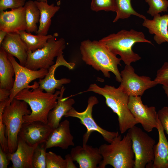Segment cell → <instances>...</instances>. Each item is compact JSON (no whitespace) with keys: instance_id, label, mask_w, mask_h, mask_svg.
Masks as SVG:
<instances>
[{"instance_id":"1","label":"cell","mask_w":168,"mask_h":168,"mask_svg":"<svg viewBox=\"0 0 168 168\" xmlns=\"http://www.w3.org/2000/svg\"><path fill=\"white\" fill-rule=\"evenodd\" d=\"M80 49L82 59L86 64L101 71L106 77L110 78V72H112L115 76L116 80L121 82V77L118 66L121 65V59L99 41L84 40L81 43Z\"/></svg>"},{"instance_id":"2","label":"cell","mask_w":168,"mask_h":168,"mask_svg":"<svg viewBox=\"0 0 168 168\" xmlns=\"http://www.w3.org/2000/svg\"><path fill=\"white\" fill-rule=\"evenodd\" d=\"M92 91L104 97L107 105L118 117L119 130L121 134L138 124L128 107L129 96L119 87L105 85L100 87L95 83L91 84L84 92Z\"/></svg>"},{"instance_id":"3","label":"cell","mask_w":168,"mask_h":168,"mask_svg":"<svg viewBox=\"0 0 168 168\" xmlns=\"http://www.w3.org/2000/svg\"><path fill=\"white\" fill-rule=\"evenodd\" d=\"M29 89L21 90L15 97L26 102L30 108L31 114L23 117L24 124L39 121L47 124L49 113L56 105L60 91L52 94L44 92L39 87L32 90Z\"/></svg>"},{"instance_id":"4","label":"cell","mask_w":168,"mask_h":168,"mask_svg":"<svg viewBox=\"0 0 168 168\" xmlns=\"http://www.w3.org/2000/svg\"><path fill=\"white\" fill-rule=\"evenodd\" d=\"M115 55H119L126 65H131L141 58L132 50V47L138 42L147 43L153 45L146 39L143 32L131 29L122 30L116 33L111 34L99 40Z\"/></svg>"},{"instance_id":"5","label":"cell","mask_w":168,"mask_h":168,"mask_svg":"<svg viewBox=\"0 0 168 168\" xmlns=\"http://www.w3.org/2000/svg\"><path fill=\"white\" fill-rule=\"evenodd\" d=\"M109 143L102 144L99 148L103 158L98 168H105L108 165L114 168L134 167V154L128 133L123 138L119 135Z\"/></svg>"},{"instance_id":"6","label":"cell","mask_w":168,"mask_h":168,"mask_svg":"<svg viewBox=\"0 0 168 168\" xmlns=\"http://www.w3.org/2000/svg\"><path fill=\"white\" fill-rule=\"evenodd\" d=\"M28 105L26 102L14 98L4 109L2 120L5 127L9 152L13 153L16 149L19 133L24 124L23 117L31 113Z\"/></svg>"},{"instance_id":"7","label":"cell","mask_w":168,"mask_h":168,"mask_svg":"<svg viewBox=\"0 0 168 168\" xmlns=\"http://www.w3.org/2000/svg\"><path fill=\"white\" fill-rule=\"evenodd\" d=\"M135 156L133 168H152L154 159V139L135 125L128 130Z\"/></svg>"},{"instance_id":"8","label":"cell","mask_w":168,"mask_h":168,"mask_svg":"<svg viewBox=\"0 0 168 168\" xmlns=\"http://www.w3.org/2000/svg\"><path fill=\"white\" fill-rule=\"evenodd\" d=\"M65 46L63 38L56 40L55 36L52 35L43 48L33 52H28L25 66L33 70L48 69L55 63L54 58L63 53Z\"/></svg>"},{"instance_id":"9","label":"cell","mask_w":168,"mask_h":168,"mask_svg":"<svg viewBox=\"0 0 168 168\" xmlns=\"http://www.w3.org/2000/svg\"><path fill=\"white\" fill-rule=\"evenodd\" d=\"M98 103L99 101L95 96H91L88 99L87 105L84 111L78 112L72 107L64 116L65 117H72L78 119L80 123L86 128V131L83 136V145L87 144L90 135L94 132L100 133L104 139L109 143H111L115 137L119 135L118 132H110L102 128L93 118V108Z\"/></svg>"},{"instance_id":"10","label":"cell","mask_w":168,"mask_h":168,"mask_svg":"<svg viewBox=\"0 0 168 168\" xmlns=\"http://www.w3.org/2000/svg\"><path fill=\"white\" fill-rule=\"evenodd\" d=\"M8 57L14 67L15 77L13 86L10 90V95L6 106L10 104L15 96L21 90L27 88L33 89L38 87L39 85L38 82H35L31 85L29 84L37 79H43L48 72V69H30L18 63L13 56L8 54Z\"/></svg>"},{"instance_id":"11","label":"cell","mask_w":168,"mask_h":168,"mask_svg":"<svg viewBox=\"0 0 168 168\" xmlns=\"http://www.w3.org/2000/svg\"><path fill=\"white\" fill-rule=\"evenodd\" d=\"M120 74L119 87L129 96H141L145 91L157 85L149 77L138 75L131 65H126Z\"/></svg>"},{"instance_id":"12","label":"cell","mask_w":168,"mask_h":168,"mask_svg":"<svg viewBox=\"0 0 168 168\" xmlns=\"http://www.w3.org/2000/svg\"><path fill=\"white\" fill-rule=\"evenodd\" d=\"M128 107L136 122L145 131L149 132L156 128L158 118L156 108L143 104L141 96H129Z\"/></svg>"},{"instance_id":"13","label":"cell","mask_w":168,"mask_h":168,"mask_svg":"<svg viewBox=\"0 0 168 168\" xmlns=\"http://www.w3.org/2000/svg\"><path fill=\"white\" fill-rule=\"evenodd\" d=\"M60 66H63L71 70L74 68L75 64L67 62L64 58L63 54L58 55L57 57L56 63L48 69V72L44 78L39 79L38 82L40 88L46 92L54 94L56 92V89L60 90L63 84L71 82V80L68 78H64L57 80L55 78V71Z\"/></svg>"},{"instance_id":"14","label":"cell","mask_w":168,"mask_h":168,"mask_svg":"<svg viewBox=\"0 0 168 168\" xmlns=\"http://www.w3.org/2000/svg\"><path fill=\"white\" fill-rule=\"evenodd\" d=\"M53 129L47 124L39 121L23 124L18 136L30 146L38 145L46 142Z\"/></svg>"},{"instance_id":"15","label":"cell","mask_w":168,"mask_h":168,"mask_svg":"<svg viewBox=\"0 0 168 168\" xmlns=\"http://www.w3.org/2000/svg\"><path fill=\"white\" fill-rule=\"evenodd\" d=\"M70 154L80 168H97L103 158L99 148L87 144L72 148Z\"/></svg>"},{"instance_id":"16","label":"cell","mask_w":168,"mask_h":168,"mask_svg":"<svg viewBox=\"0 0 168 168\" xmlns=\"http://www.w3.org/2000/svg\"><path fill=\"white\" fill-rule=\"evenodd\" d=\"M25 10L24 7L0 12V30L8 33L26 31Z\"/></svg>"},{"instance_id":"17","label":"cell","mask_w":168,"mask_h":168,"mask_svg":"<svg viewBox=\"0 0 168 168\" xmlns=\"http://www.w3.org/2000/svg\"><path fill=\"white\" fill-rule=\"evenodd\" d=\"M73 138L70 132L69 121L66 119L50 133L45 142V147L47 149L56 147L67 149L70 146H74Z\"/></svg>"},{"instance_id":"18","label":"cell","mask_w":168,"mask_h":168,"mask_svg":"<svg viewBox=\"0 0 168 168\" xmlns=\"http://www.w3.org/2000/svg\"><path fill=\"white\" fill-rule=\"evenodd\" d=\"M37 145L31 146L18 136L17 147L13 153L7 152V156L12 165V168H33V156Z\"/></svg>"},{"instance_id":"19","label":"cell","mask_w":168,"mask_h":168,"mask_svg":"<svg viewBox=\"0 0 168 168\" xmlns=\"http://www.w3.org/2000/svg\"><path fill=\"white\" fill-rule=\"evenodd\" d=\"M0 46L7 54L16 58L21 65L25 66L27 49L18 33H7Z\"/></svg>"},{"instance_id":"20","label":"cell","mask_w":168,"mask_h":168,"mask_svg":"<svg viewBox=\"0 0 168 168\" xmlns=\"http://www.w3.org/2000/svg\"><path fill=\"white\" fill-rule=\"evenodd\" d=\"M152 20H144L142 26L147 28L149 33L154 34V39L158 44L168 43V14L154 16Z\"/></svg>"},{"instance_id":"21","label":"cell","mask_w":168,"mask_h":168,"mask_svg":"<svg viewBox=\"0 0 168 168\" xmlns=\"http://www.w3.org/2000/svg\"><path fill=\"white\" fill-rule=\"evenodd\" d=\"M65 89L63 86L60 90L57 103L48 115L47 124L53 129L58 126L62 118L73 107L72 105L75 103L73 98H63Z\"/></svg>"},{"instance_id":"22","label":"cell","mask_w":168,"mask_h":168,"mask_svg":"<svg viewBox=\"0 0 168 168\" xmlns=\"http://www.w3.org/2000/svg\"><path fill=\"white\" fill-rule=\"evenodd\" d=\"M159 140L154 147V159L152 168H168V141L164 130L158 119Z\"/></svg>"},{"instance_id":"23","label":"cell","mask_w":168,"mask_h":168,"mask_svg":"<svg viewBox=\"0 0 168 168\" xmlns=\"http://www.w3.org/2000/svg\"><path fill=\"white\" fill-rule=\"evenodd\" d=\"M35 2L40 11L39 25L37 35H47L51 24V18L60 9L59 6H55L54 3L49 5L47 1Z\"/></svg>"},{"instance_id":"24","label":"cell","mask_w":168,"mask_h":168,"mask_svg":"<svg viewBox=\"0 0 168 168\" xmlns=\"http://www.w3.org/2000/svg\"><path fill=\"white\" fill-rule=\"evenodd\" d=\"M15 72L8 54L0 48V88L11 90L14 82Z\"/></svg>"},{"instance_id":"25","label":"cell","mask_w":168,"mask_h":168,"mask_svg":"<svg viewBox=\"0 0 168 168\" xmlns=\"http://www.w3.org/2000/svg\"><path fill=\"white\" fill-rule=\"evenodd\" d=\"M25 10V19L26 28V31L37 34L38 27L37 24L39 22L40 11L35 1L29 0L24 6Z\"/></svg>"},{"instance_id":"26","label":"cell","mask_w":168,"mask_h":168,"mask_svg":"<svg viewBox=\"0 0 168 168\" xmlns=\"http://www.w3.org/2000/svg\"><path fill=\"white\" fill-rule=\"evenodd\" d=\"M25 44L28 52H33L43 48L47 43L48 39L52 35H34L26 31H22L18 33Z\"/></svg>"},{"instance_id":"27","label":"cell","mask_w":168,"mask_h":168,"mask_svg":"<svg viewBox=\"0 0 168 168\" xmlns=\"http://www.w3.org/2000/svg\"><path fill=\"white\" fill-rule=\"evenodd\" d=\"M131 0H115L116 16L113 22L117 21L119 19H127L132 15H135L143 19L146 17L137 12L132 7Z\"/></svg>"},{"instance_id":"28","label":"cell","mask_w":168,"mask_h":168,"mask_svg":"<svg viewBox=\"0 0 168 168\" xmlns=\"http://www.w3.org/2000/svg\"><path fill=\"white\" fill-rule=\"evenodd\" d=\"M45 143L37 145L33 156V168H46V150Z\"/></svg>"},{"instance_id":"29","label":"cell","mask_w":168,"mask_h":168,"mask_svg":"<svg viewBox=\"0 0 168 168\" xmlns=\"http://www.w3.org/2000/svg\"><path fill=\"white\" fill-rule=\"evenodd\" d=\"M149 5L147 13L152 16L162 12H167L168 7L167 0H145Z\"/></svg>"},{"instance_id":"30","label":"cell","mask_w":168,"mask_h":168,"mask_svg":"<svg viewBox=\"0 0 168 168\" xmlns=\"http://www.w3.org/2000/svg\"><path fill=\"white\" fill-rule=\"evenodd\" d=\"M91 9L93 11L115 12V0H91Z\"/></svg>"},{"instance_id":"31","label":"cell","mask_w":168,"mask_h":168,"mask_svg":"<svg viewBox=\"0 0 168 168\" xmlns=\"http://www.w3.org/2000/svg\"><path fill=\"white\" fill-rule=\"evenodd\" d=\"M46 168H66V162L60 155L49 151L46 154Z\"/></svg>"},{"instance_id":"32","label":"cell","mask_w":168,"mask_h":168,"mask_svg":"<svg viewBox=\"0 0 168 168\" xmlns=\"http://www.w3.org/2000/svg\"><path fill=\"white\" fill-rule=\"evenodd\" d=\"M9 99L0 102V144L5 152H8V142L5 135V127L2 120V115Z\"/></svg>"},{"instance_id":"33","label":"cell","mask_w":168,"mask_h":168,"mask_svg":"<svg viewBox=\"0 0 168 168\" xmlns=\"http://www.w3.org/2000/svg\"><path fill=\"white\" fill-rule=\"evenodd\" d=\"M157 84L163 86L168 84V62H165L157 71L156 78L154 80Z\"/></svg>"},{"instance_id":"34","label":"cell","mask_w":168,"mask_h":168,"mask_svg":"<svg viewBox=\"0 0 168 168\" xmlns=\"http://www.w3.org/2000/svg\"><path fill=\"white\" fill-rule=\"evenodd\" d=\"M26 2V0H0V12L23 7Z\"/></svg>"},{"instance_id":"35","label":"cell","mask_w":168,"mask_h":168,"mask_svg":"<svg viewBox=\"0 0 168 168\" xmlns=\"http://www.w3.org/2000/svg\"><path fill=\"white\" fill-rule=\"evenodd\" d=\"M158 118L168 136V107L164 106L157 112Z\"/></svg>"},{"instance_id":"36","label":"cell","mask_w":168,"mask_h":168,"mask_svg":"<svg viewBox=\"0 0 168 168\" xmlns=\"http://www.w3.org/2000/svg\"><path fill=\"white\" fill-rule=\"evenodd\" d=\"M7 153L0 147V168H7L9 164L10 161L7 157Z\"/></svg>"},{"instance_id":"37","label":"cell","mask_w":168,"mask_h":168,"mask_svg":"<svg viewBox=\"0 0 168 168\" xmlns=\"http://www.w3.org/2000/svg\"><path fill=\"white\" fill-rule=\"evenodd\" d=\"M10 90L0 88V102L9 99Z\"/></svg>"},{"instance_id":"38","label":"cell","mask_w":168,"mask_h":168,"mask_svg":"<svg viewBox=\"0 0 168 168\" xmlns=\"http://www.w3.org/2000/svg\"><path fill=\"white\" fill-rule=\"evenodd\" d=\"M65 159L66 162V168H77L73 163L74 161L71 157L70 154L66 155L65 157Z\"/></svg>"},{"instance_id":"39","label":"cell","mask_w":168,"mask_h":168,"mask_svg":"<svg viewBox=\"0 0 168 168\" xmlns=\"http://www.w3.org/2000/svg\"><path fill=\"white\" fill-rule=\"evenodd\" d=\"M7 33L3 30H0V45L5 38Z\"/></svg>"},{"instance_id":"40","label":"cell","mask_w":168,"mask_h":168,"mask_svg":"<svg viewBox=\"0 0 168 168\" xmlns=\"http://www.w3.org/2000/svg\"><path fill=\"white\" fill-rule=\"evenodd\" d=\"M162 87L167 97L168 98V84L166 85L163 86Z\"/></svg>"},{"instance_id":"41","label":"cell","mask_w":168,"mask_h":168,"mask_svg":"<svg viewBox=\"0 0 168 168\" xmlns=\"http://www.w3.org/2000/svg\"><path fill=\"white\" fill-rule=\"evenodd\" d=\"M36 0L38 1H40V2H45L47 1V0Z\"/></svg>"}]
</instances>
